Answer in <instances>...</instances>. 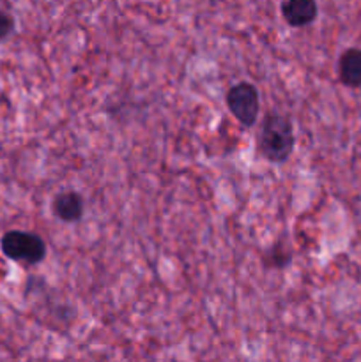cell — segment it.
<instances>
[{
	"label": "cell",
	"instance_id": "277c9868",
	"mask_svg": "<svg viewBox=\"0 0 361 362\" xmlns=\"http://www.w3.org/2000/svg\"><path fill=\"white\" fill-rule=\"evenodd\" d=\"M285 23L292 28H303L319 18V6L314 0H285L280 6Z\"/></svg>",
	"mask_w": 361,
	"mask_h": 362
},
{
	"label": "cell",
	"instance_id": "8992f818",
	"mask_svg": "<svg viewBox=\"0 0 361 362\" xmlns=\"http://www.w3.org/2000/svg\"><path fill=\"white\" fill-rule=\"evenodd\" d=\"M338 78L345 87L361 88V48H347L338 57Z\"/></svg>",
	"mask_w": 361,
	"mask_h": 362
},
{
	"label": "cell",
	"instance_id": "7a4b0ae2",
	"mask_svg": "<svg viewBox=\"0 0 361 362\" xmlns=\"http://www.w3.org/2000/svg\"><path fill=\"white\" fill-rule=\"evenodd\" d=\"M0 250L9 260L38 265L46 258V243L41 235L23 230H9L0 239Z\"/></svg>",
	"mask_w": 361,
	"mask_h": 362
},
{
	"label": "cell",
	"instance_id": "3957f363",
	"mask_svg": "<svg viewBox=\"0 0 361 362\" xmlns=\"http://www.w3.org/2000/svg\"><path fill=\"white\" fill-rule=\"evenodd\" d=\"M227 108L244 127L255 126L260 113V94L251 81H237L227 90Z\"/></svg>",
	"mask_w": 361,
	"mask_h": 362
},
{
	"label": "cell",
	"instance_id": "6da1fadb",
	"mask_svg": "<svg viewBox=\"0 0 361 362\" xmlns=\"http://www.w3.org/2000/svg\"><path fill=\"white\" fill-rule=\"evenodd\" d=\"M296 147L292 120L278 112H271L262 120L258 131V151L269 163L282 165L289 161Z\"/></svg>",
	"mask_w": 361,
	"mask_h": 362
},
{
	"label": "cell",
	"instance_id": "52a82bcc",
	"mask_svg": "<svg viewBox=\"0 0 361 362\" xmlns=\"http://www.w3.org/2000/svg\"><path fill=\"white\" fill-rule=\"evenodd\" d=\"M14 27H16V21H14V18L11 16L9 13H6V11L0 9V41H4V39L9 37V35L14 32Z\"/></svg>",
	"mask_w": 361,
	"mask_h": 362
},
{
	"label": "cell",
	"instance_id": "5b68a950",
	"mask_svg": "<svg viewBox=\"0 0 361 362\" xmlns=\"http://www.w3.org/2000/svg\"><path fill=\"white\" fill-rule=\"evenodd\" d=\"M85 202L76 191H60L52 200V212L59 221L78 223L84 218Z\"/></svg>",
	"mask_w": 361,
	"mask_h": 362
}]
</instances>
